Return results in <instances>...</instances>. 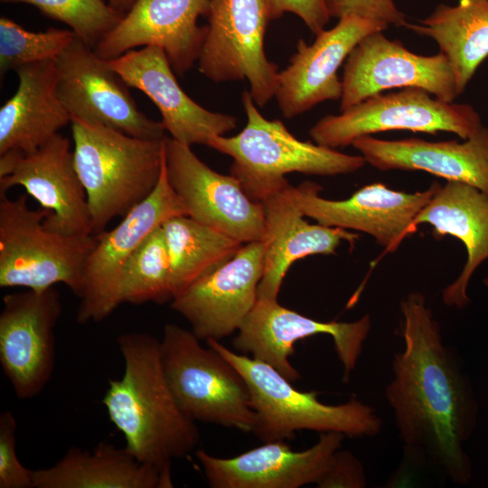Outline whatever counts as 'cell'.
<instances>
[{
	"label": "cell",
	"instance_id": "6da1fadb",
	"mask_svg": "<svg viewBox=\"0 0 488 488\" xmlns=\"http://www.w3.org/2000/svg\"><path fill=\"white\" fill-rule=\"evenodd\" d=\"M400 312L404 348L394 355L393 377L385 390L399 436L409 454L453 483L465 484L472 474L464 450L472 427L468 390L426 296L409 293Z\"/></svg>",
	"mask_w": 488,
	"mask_h": 488
},
{
	"label": "cell",
	"instance_id": "7a4b0ae2",
	"mask_svg": "<svg viewBox=\"0 0 488 488\" xmlns=\"http://www.w3.org/2000/svg\"><path fill=\"white\" fill-rule=\"evenodd\" d=\"M117 343L124 372L120 379L109 380L102 404L123 435L127 450L173 483V461L187 456L199 444L196 421L182 410L171 391L160 340L148 333L128 332L118 335Z\"/></svg>",
	"mask_w": 488,
	"mask_h": 488
},
{
	"label": "cell",
	"instance_id": "3957f363",
	"mask_svg": "<svg viewBox=\"0 0 488 488\" xmlns=\"http://www.w3.org/2000/svg\"><path fill=\"white\" fill-rule=\"evenodd\" d=\"M74 164L85 188L92 234L123 218L156 187L164 165V140L128 136L71 119Z\"/></svg>",
	"mask_w": 488,
	"mask_h": 488
},
{
	"label": "cell",
	"instance_id": "277c9868",
	"mask_svg": "<svg viewBox=\"0 0 488 488\" xmlns=\"http://www.w3.org/2000/svg\"><path fill=\"white\" fill-rule=\"evenodd\" d=\"M241 102L245 127L233 136L213 137L208 146L233 159L230 174L252 200L261 202L286 188L290 173L335 176L355 173L366 164L361 155L296 138L282 121L263 117L249 90L243 91Z\"/></svg>",
	"mask_w": 488,
	"mask_h": 488
},
{
	"label": "cell",
	"instance_id": "5b68a950",
	"mask_svg": "<svg viewBox=\"0 0 488 488\" xmlns=\"http://www.w3.org/2000/svg\"><path fill=\"white\" fill-rule=\"evenodd\" d=\"M206 344L245 379L256 416L252 433L264 443L292 439L298 430L363 437L375 436L382 428V420L374 408L354 398L339 405L324 404L318 399L317 391L296 389L269 364L237 353L218 340L209 339Z\"/></svg>",
	"mask_w": 488,
	"mask_h": 488
},
{
	"label": "cell",
	"instance_id": "8992f818",
	"mask_svg": "<svg viewBox=\"0 0 488 488\" xmlns=\"http://www.w3.org/2000/svg\"><path fill=\"white\" fill-rule=\"evenodd\" d=\"M175 324L164 326L161 361L171 391L192 420L253 432L250 394L240 372L220 352Z\"/></svg>",
	"mask_w": 488,
	"mask_h": 488
},
{
	"label": "cell",
	"instance_id": "52a82bcc",
	"mask_svg": "<svg viewBox=\"0 0 488 488\" xmlns=\"http://www.w3.org/2000/svg\"><path fill=\"white\" fill-rule=\"evenodd\" d=\"M50 211L33 210L28 194L0 193V286L45 290L64 284L79 296L96 235L64 236L47 230Z\"/></svg>",
	"mask_w": 488,
	"mask_h": 488
},
{
	"label": "cell",
	"instance_id": "ba28073f",
	"mask_svg": "<svg viewBox=\"0 0 488 488\" xmlns=\"http://www.w3.org/2000/svg\"><path fill=\"white\" fill-rule=\"evenodd\" d=\"M482 119L469 104L446 102L419 88L379 93L338 115H328L309 130L314 143L337 149L365 136L391 130L436 134L450 132L467 139L482 127Z\"/></svg>",
	"mask_w": 488,
	"mask_h": 488
},
{
	"label": "cell",
	"instance_id": "9c48e42d",
	"mask_svg": "<svg viewBox=\"0 0 488 488\" xmlns=\"http://www.w3.org/2000/svg\"><path fill=\"white\" fill-rule=\"evenodd\" d=\"M199 71L214 82L247 80L257 106L275 98L278 69L265 52V0H210Z\"/></svg>",
	"mask_w": 488,
	"mask_h": 488
},
{
	"label": "cell",
	"instance_id": "30bf717a",
	"mask_svg": "<svg viewBox=\"0 0 488 488\" xmlns=\"http://www.w3.org/2000/svg\"><path fill=\"white\" fill-rule=\"evenodd\" d=\"M179 215L187 216L167 180L164 160L159 182L151 194L127 212L115 228L95 234L96 245L85 264L78 296L79 324L101 322L122 305L120 283L124 265L155 229Z\"/></svg>",
	"mask_w": 488,
	"mask_h": 488
},
{
	"label": "cell",
	"instance_id": "8fae6325",
	"mask_svg": "<svg viewBox=\"0 0 488 488\" xmlns=\"http://www.w3.org/2000/svg\"><path fill=\"white\" fill-rule=\"evenodd\" d=\"M371 320L365 314L353 322H322L281 305L277 300L258 298L232 340L235 350L266 362L289 381L301 378L292 366L296 342L316 334L333 338L347 383L361 354L370 333Z\"/></svg>",
	"mask_w": 488,
	"mask_h": 488
},
{
	"label": "cell",
	"instance_id": "7c38bea8",
	"mask_svg": "<svg viewBox=\"0 0 488 488\" xmlns=\"http://www.w3.org/2000/svg\"><path fill=\"white\" fill-rule=\"evenodd\" d=\"M56 65L58 94L71 119L100 124L142 139L166 137L161 121L138 109L123 78L77 36Z\"/></svg>",
	"mask_w": 488,
	"mask_h": 488
},
{
	"label": "cell",
	"instance_id": "4fadbf2b",
	"mask_svg": "<svg viewBox=\"0 0 488 488\" xmlns=\"http://www.w3.org/2000/svg\"><path fill=\"white\" fill-rule=\"evenodd\" d=\"M167 180L187 216L241 243L261 241L262 203L252 200L232 175L217 173L190 145L171 137L164 140Z\"/></svg>",
	"mask_w": 488,
	"mask_h": 488
},
{
	"label": "cell",
	"instance_id": "5bb4252c",
	"mask_svg": "<svg viewBox=\"0 0 488 488\" xmlns=\"http://www.w3.org/2000/svg\"><path fill=\"white\" fill-rule=\"evenodd\" d=\"M62 313L54 287L7 294L0 314V365L19 399L39 395L50 381L56 356L55 326Z\"/></svg>",
	"mask_w": 488,
	"mask_h": 488
},
{
	"label": "cell",
	"instance_id": "9a60e30c",
	"mask_svg": "<svg viewBox=\"0 0 488 488\" xmlns=\"http://www.w3.org/2000/svg\"><path fill=\"white\" fill-rule=\"evenodd\" d=\"M22 186L50 214L44 227L64 236L92 234L85 188L77 173L73 150L60 133L38 149L0 155V193Z\"/></svg>",
	"mask_w": 488,
	"mask_h": 488
},
{
	"label": "cell",
	"instance_id": "2e32d148",
	"mask_svg": "<svg viewBox=\"0 0 488 488\" xmlns=\"http://www.w3.org/2000/svg\"><path fill=\"white\" fill-rule=\"evenodd\" d=\"M440 185L433 182L424 191L407 192L374 183L347 199L330 200L320 196V184L305 181L293 186V194L305 217L324 226L366 233L386 252H394L417 230L418 215Z\"/></svg>",
	"mask_w": 488,
	"mask_h": 488
},
{
	"label": "cell",
	"instance_id": "e0dca14e",
	"mask_svg": "<svg viewBox=\"0 0 488 488\" xmlns=\"http://www.w3.org/2000/svg\"><path fill=\"white\" fill-rule=\"evenodd\" d=\"M384 31L372 33L345 61L340 112L388 89H423L446 102L458 97L452 68L442 52L421 55L390 40Z\"/></svg>",
	"mask_w": 488,
	"mask_h": 488
},
{
	"label": "cell",
	"instance_id": "ac0fdd59",
	"mask_svg": "<svg viewBox=\"0 0 488 488\" xmlns=\"http://www.w3.org/2000/svg\"><path fill=\"white\" fill-rule=\"evenodd\" d=\"M263 258L261 241L244 243L231 259L176 296L171 308L201 341L238 332L258 300Z\"/></svg>",
	"mask_w": 488,
	"mask_h": 488
},
{
	"label": "cell",
	"instance_id": "d6986e66",
	"mask_svg": "<svg viewBox=\"0 0 488 488\" xmlns=\"http://www.w3.org/2000/svg\"><path fill=\"white\" fill-rule=\"evenodd\" d=\"M210 0H134L94 51L113 60L136 47H159L174 73L183 76L198 61L207 27L197 20L207 15Z\"/></svg>",
	"mask_w": 488,
	"mask_h": 488
},
{
	"label": "cell",
	"instance_id": "ffe728a7",
	"mask_svg": "<svg viewBox=\"0 0 488 488\" xmlns=\"http://www.w3.org/2000/svg\"><path fill=\"white\" fill-rule=\"evenodd\" d=\"M387 28L381 23L350 15L315 34L311 44L300 39L288 66L278 72L275 98L282 115L292 118L324 101L341 99L340 66L361 39Z\"/></svg>",
	"mask_w": 488,
	"mask_h": 488
},
{
	"label": "cell",
	"instance_id": "44dd1931",
	"mask_svg": "<svg viewBox=\"0 0 488 488\" xmlns=\"http://www.w3.org/2000/svg\"><path fill=\"white\" fill-rule=\"evenodd\" d=\"M344 436L321 433L318 441L303 451H294L286 440H277L230 458L202 448L195 456L211 488H298L320 481Z\"/></svg>",
	"mask_w": 488,
	"mask_h": 488
},
{
	"label": "cell",
	"instance_id": "7402d4cb",
	"mask_svg": "<svg viewBox=\"0 0 488 488\" xmlns=\"http://www.w3.org/2000/svg\"><path fill=\"white\" fill-rule=\"evenodd\" d=\"M107 61L129 87L139 89L154 102L171 138L190 146L208 145L213 137L236 127L235 117L208 110L185 93L161 48L134 49Z\"/></svg>",
	"mask_w": 488,
	"mask_h": 488
},
{
	"label": "cell",
	"instance_id": "603a6c76",
	"mask_svg": "<svg viewBox=\"0 0 488 488\" xmlns=\"http://www.w3.org/2000/svg\"><path fill=\"white\" fill-rule=\"evenodd\" d=\"M264 236L263 276L258 298L277 300L291 265L311 255H332L343 241L353 245L357 233L319 223L311 224L297 205L293 185L267 196L262 202Z\"/></svg>",
	"mask_w": 488,
	"mask_h": 488
},
{
	"label": "cell",
	"instance_id": "cb8c5ba5",
	"mask_svg": "<svg viewBox=\"0 0 488 488\" xmlns=\"http://www.w3.org/2000/svg\"><path fill=\"white\" fill-rule=\"evenodd\" d=\"M352 145L366 164L378 170L422 171L488 193V127H483L463 142L418 137L385 140L365 136Z\"/></svg>",
	"mask_w": 488,
	"mask_h": 488
},
{
	"label": "cell",
	"instance_id": "d4e9b609",
	"mask_svg": "<svg viewBox=\"0 0 488 488\" xmlns=\"http://www.w3.org/2000/svg\"><path fill=\"white\" fill-rule=\"evenodd\" d=\"M416 223L430 225L436 239L449 235L465 245V267L442 294L445 305L464 308L470 303L469 281L488 258V193L465 183L447 181L418 215Z\"/></svg>",
	"mask_w": 488,
	"mask_h": 488
},
{
	"label": "cell",
	"instance_id": "484cf974",
	"mask_svg": "<svg viewBox=\"0 0 488 488\" xmlns=\"http://www.w3.org/2000/svg\"><path fill=\"white\" fill-rule=\"evenodd\" d=\"M15 72L17 89L0 109V155L33 152L71 122L58 94L56 61L28 64Z\"/></svg>",
	"mask_w": 488,
	"mask_h": 488
},
{
	"label": "cell",
	"instance_id": "4316f807",
	"mask_svg": "<svg viewBox=\"0 0 488 488\" xmlns=\"http://www.w3.org/2000/svg\"><path fill=\"white\" fill-rule=\"evenodd\" d=\"M126 447L101 442L92 452L70 447L52 466L34 470L33 488H172Z\"/></svg>",
	"mask_w": 488,
	"mask_h": 488
},
{
	"label": "cell",
	"instance_id": "83f0119b",
	"mask_svg": "<svg viewBox=\"0 0 488 488\" xmlns=\"http://www.w3.org/2000/svg\"><path fill=\"white\" fill-rule=\"evenodd\" d=\"M407 27L433 39L447 59L458 96L488 57V0H459L438 5L418 23Z\"/></svg>",
	"mask_w": 488,
	"mask_h": 488
},
{
	"label": "cell",
	"instance_id": "f1b7e54d",
	"mask_svg": "<svg viewBox=\"0 0 488 488\" xmlns=\"http://www.w3.org/2000/svg\"><path fill=\"white\" fill-rule=\"evenodd\" d=\"M162 229L170 259L174 299L231 259L244 244L186 215L168 219Z\"/></svg>",
	"mask_w": 488,
	"mask_h": 488
},
{
	"label": "cell",
	"instance_id": "f546056e",
	"mask_svg": "<svg viewBox=\"0 0 488 488\" xmlns=\"http://www.w3.org/2000/svg\"><path fill=\"white\" fill-rule=\"evenodd\" d=\"M120 290L122 304L173 301L170 259L162 225L143 240L124 265Z\"/></svg>",
	"mask_w": 488,
	"mask_h": 488
},
{
	"label": "cell",
	"instance_id": "4dcf8cb0",
	"mask_svg": "<svg viewBox=\"0 0 488 488\" xmlns=\"http://www.w3.org/2000/svg\"><path fill=\"white\" fill-rule=\"evenodd\" d=\"M76 38L72 30L31 32L7 17L0 18V71L45 61H56Z\"/></svg>",
	"mask_w": 488,
	"mask_h": 488
},
{
	"label": "cell",
	"instance_id": "1f68e13d",
	"mask_svg": "<svg viewBox=\"0 0 488 488\" xmlns=\"http://www.w3.org/2000/svg\"><path fill=\"white\" fill-rule=\"evenodd\" d=\"M37 7L46 16L70 27L76 36L95 48L123 15L103 0H1Z\"/></svg>",
	"mask_w": 488,
	"mask_h": 488
},
{
	"label": "cell",
	"instance_id": "d6a6232c",
	"mask_svg": "<svg viewBox=\"0 0 488 488\" xmlns=\"http://www.w3.org/2000/svg\"><path fill=\"white\" fill-rule=\"evenodd\" d=\"M16 421L14 414L0 415V488H33L34 470L25 467L16 455Z\"/></svg>",
	"mask_w": 488,
	"mask_h": 488
},
{
	"label": "cell",
	"instance_id": "836d02e7",
	"mask_svg": "<svg viewBox=\"0 0 488 488\" xmlns=\"http://www.w3.org/2000/svg\"><path fill=\"white\" fill-rule=\"evenodd\" d=\"M330 17L342 18L355 15L390 25L402 27L408 24L406 15L397 7L394 0H324Z\"/></svg>",
	"mask_w": 488,
	"mask_h": 488
},
{
	"label": "cell",
	"instance_id": "e575fe53",
	"mask_svg": "<svg viewBox=\"0 0 488 488\" xmlns=\"http://www.w3.org/2000/svg\"><path fill=\"white\" fill-rule=\"evenodd\" d=\"M268 20L286 13L298 16L314 34L324 30L331 18L324 0H265Z\"/></svg>",
	"mask_w": 488,
	"mask_h": 488
},
{
	"label": "cell",
	"instance_id": "d590c367",
	"mask_svg": "<svg viewBox=\"0 0 488 488\" xmlns=\"http://www.w3.org/2000/svg\"><path fill=\"white\" fill-rule=\"evenodd\" d=\"M366 485L363 467L359 459L351 452H335L320 481L319 488H362Z\"/></svg>",
	"mask_w": 488,
	"mask_h": 488
},
{
	"label": "cell",
	"instance_id": "8d00e7d4",
	"mask_svg": "<svg viewBox=\"0 0 488 488\" xmlns=\"http://www.w3.org/2000/svg\"><path fill=\"white\" fill-rule=\"evenodd\" d=\"M133 2L134 0H109L108 5L117 12L124 15L125 12H127L131 7Z\"/></svg>",
	"mask_w": 488,
	"mask_h": 488
},
{
	"label": "cell",
	"instance_id": "74e56055",
	"mask_svg": "<svg viewBox=\"0 0 488 488\" xmlns=\"http://www.w3.org/2000/svg\"><path fill=\"white\" fill-rule=\"evenodd\" d=\"M483 284L488 287V277L483 279Z\"/></svg>",
	"mask_w": 488,
	"mask_h": 488
}]
</instances>
